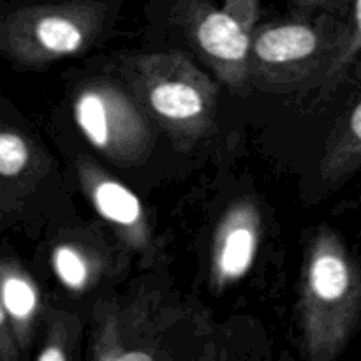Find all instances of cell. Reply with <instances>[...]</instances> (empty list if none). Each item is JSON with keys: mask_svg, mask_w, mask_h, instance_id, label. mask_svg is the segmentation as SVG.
Here are the masks:
<instances>
[{"mask_svg": "<svg viewBox=\"0 0 361 361\" xmlns=\"http://www.w3.org/2000/svg\"><path fill=\"white\" fill-rule=\"evenodd\" d=\"M361 281L338 233L321 226L309 243L298 302L303 356L334 361L351 341L360 319Z\"/></svg>", "mask_w": 361, "mask_h": 361, "instance_id": "6da1fadb", "label": "cell"}, {"mask_svg": "<svg viewBox=\"0 0 361 361\" xmlns=\"http://www.w3.org/2000/svg\"><path fill=\"white\" fill-rule=\"evenodd\" d=\"M123 71L137 104L178 147H190L210 133L217 113V87L185 55H134L123 60Z\"/></svg>", "mask_w": 361, "mask_h": 361, "instance_id": "7a4b0ae2", "label": "cell"}, {"mask_svg": "<svg viewBox=\"0 0 361 361\" xmlns=\"http://www.w3.org/2000/svg\"><path fill=\"white\" fill-rule=\"evenodd\" d=\"M108 6L101 0H59L28 4L4 14L0 48L13 62L27 67L76 55L104 28Z\"/></svg>", "mask_w": 361, "mask_h": 361, "instance_id": "3957f363", "label": "cell"}, {"mask_svg": "<svg viewBox=\"0 0 361 361\" xmlns=\"http://www.w3.org/2000/svg\"><path fill=\"white\" fill-rule=\"evenodd\" d=\"M74 120L88 143L118 166L147 161L154 145L148 115L134 95L108 80H94L78 90Z\"/></svg>", "mask_w": 361, "mask_h": 361, "instance_id": "277c9868", "label": "cell"}, {"mask_svg": "<svg viewBox=\"0 0 361 361\" xmlns=\"http://www.w3.org/2000/svg\"><path fill=\"white\" fill-rule=\"evenodd\" d=\"M182 309L150 305L145 296L129 302L97 303L92 334V360L175 358L168 349L166 331L182 321Z\"/></svg>", "mask_w": 361, "mask_h": 361, "instance_id": "5b68a950", "label": "cell"}, {"mask_svg": "<svg viewBox=\"0 0 361 361\" xmlns=\"http://www.w3.org/2000/svg\"><path fill=\"white\" fill-rule=\"evenodd\" d=\"M78 178L92 207L111 226L120 242L140 256L152 259L154 238L147 214L136 194L115 176L99 168L90 157L78 159Z\"/></svg>", "mask_w": 361, "mask_h": 361, "instance_id": "8992f818", "label": "cell"}, {"mask_svg": "<svg viewBox=\"0 0 361 361\" xmlns=\"http://www.w3.org/2000/svg\"><path fill=\"white\" fill-rule=\"evenodd\" d=\"M190 30L215 73L231 87H242L249 74L252 32L228 11L194 4Z\"/></svg>", "mask_w": 361, "mask_h": 361, "instance_id": "52a82bcc", "label": "cell"}, {"mask_svg": "<svg viewBox=\"0 0 361 361\" xmlns=\"http://www.w3.org/2000/svg\"><path fill=\"white\" fill-rule=\"evenodd\" d=\"M261 235L256 203L240 200L228 208L215 231L210 259V284L217 293L242 281L252 268Z\"/></svg>", "mask_w": 361, "mask_h": 361, "instance_id": "ba28073f", "label": "cell"}, {"mask_svg": "<svg viewBox=\"0 0 361 361\" xmlns=\"http://www.w3.org/2000/svg\"><path fill=\"white\" fill-rule=\"evenodd\" d=\"M2 291H0V312L6 314L16 334L21 351L30 348L35 317L41 307L39 289L30 275L16 263L4 259L0 267Z\"/></svg>", "mask_w": 361, "mask_h": 361, "instance_id": "9c48e42d", "label": "cell"}, {"mask_svg": "<svg viewBox=\"0 0 361 361\" xmlns=\"http://www.w3.org/2000/svg\"><path fill=\"white\" fill-rule=\"evenodd\" d=\"M361 168V97L335 127L319 162V176L326 185H341Z\"/></svg>", "mask_w": 361, "mask_h": 361, "instance_id": "30bf717a", "label": "cell"}, {"mask_svg": "<svg viewBox=\"0 0 361 361\" xmlns=\"http://www.w3.org/2000/svg\"><path fill=\"white\" fill-rule=\"evenodd\" d=\"M317 46L319 37L309 25H279L264 28L252 39V55L268 66H288L312 56Z\"/></svg>", "mask_w": 361, "mask_h": 361, "instance_id": "8fae6325", "label": "cell"}, {"mask_svg": "<svg viewBox=\"0 0 361 361\" xmlns=\"http://www.w3.org/2000/svg\"><path fill=\"white\" fill-rule=\"evenodd\" d=\"M51 268L63 288L74 293H83L99 277L101 261L87 247L80 243H59L51 252Z\"/></svg>", "mask_w": 361, "mask_h": 361, "instance_id": "7c38bea8", "label": "cell"}, {"mask_svg": "<svg viewBox=\"0 0 361 361\" xmlns=\"http://www.w3.org/2000/svg\"><path fill=\"white\" fill-rule=\"evenodd\" d=\"M78 331V321L74 316H69L66 312H56L55 316L49 319L48 335L42 349L39 351V361H63L71 358V351L76 344Z\"/></svg>", "mask_w": 361, "mask_h": 361, "instance_id": "4fadbf2b", "label": "cell"}, {"mask_svg": "<svg viewBox=\"0 0 361 361\" xmlns=\"http://www.w3.org/2000/svg\"><path fill=\"white\" fill-rule=\"evenodd\" d=\"M32 147L23 134L14 129L0 133V175L4 180H14L28 168Z\"/></svg>", "mask_w": 361, "mask_h": 361, "instance_id": "5bb4252c", "label": "cell"}, {"mask_svg": "<svg viewBox=\"0 0 361 361\" xmlns=\"http://www.w3.org/2000/svg\"><path fill=\"white\" fill-rule=\"evenodd\" d=\"M222 9L242 21L247 30L254 34V27L259 18V0H224Z\"/></svg>", "mask_w": 361, "mask_h": 361, "instance_id": "9a60e30c", "label": "cell"}]
</instances>
